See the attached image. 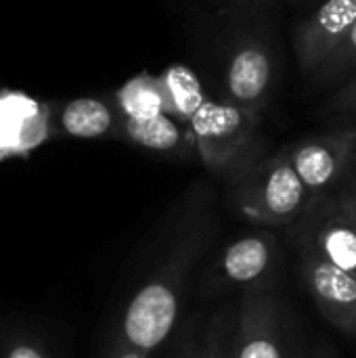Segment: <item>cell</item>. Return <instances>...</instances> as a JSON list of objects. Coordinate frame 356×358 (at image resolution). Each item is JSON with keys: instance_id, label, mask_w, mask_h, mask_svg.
Wrapping results in <instances>:
<instances>
[{"instance_id": "obj_1", "label": "cell", "mask_w": 356, "mask_h": 358, "mask_svg": "<svg viewBox=\"0 0 356 358\" xmlns=\"http://www.w3.org/2000/svg\"><path fill=\"white\" fill-rule=\"evenodd\" d=\"M216 237L212 189L197 180L170 214L153 258L126 300L111 342L153 355L168 342L187 306L193 273Z\"/></svg>"}, {"instance_id": "obj_2", "label": "cell", "mask_w": 356, "mask_h": 358, "mask_svg": "<svg viewBox=\"0 0 356 358\" xmlns=\"http://www.w3.org/2000/svg\"><path fill=\"white\" fill-rule=\"evenodd\" d=\"M231 187L237 212L262 229L294 224L313 201L285 149L260 153L231 178Z\"/></svg>"}, {"instance_id": "obj_3", "label": "cell", "mask_w": 356, "mask_h": 358, "mask_svg": "<svg viewBox=\"0 0 356 358\" xmlns=\"http://www.w3.org/2000/svg\"><path fill=\"white\" fill-rule=\"evenodd\" d=\"M260 113L208 99L195 113L189 128L195 151L208 170L233 178L260 151Z\"/></svg>"}, {"instance_id": "obj_4", "label": "cell", "mask_w": 356, "mask_h": 358, "mask_svg": "<svg viewBox=\"0 0 356 358\" xmlns=\"http://www.w3.org/2000/svg\"><path fill=\"white\" fill-rule=\"evenodd\" d=\"M281 258L279 239L271 229H258L231 241L201 279V294L216 298L229 292H250L273 283Z\"/></svg>"}, {"instance_id": "obj_5", "label": "cell", "mask_w": 356, "mask_h": 358, "mask_svg": "<svg viewBox=\"0 0 356 358\" xmlns=\"http://www.w3.org/2000/svg\"><path fill=\"white\" fill-rule=\"evenodd\" d=\"M296 254L338 266L356 279V220L332 195L313 199L304 214L287 227Z\"/></svg>"}, {"instance_id": "obj_6", "label": "cell", "mask_w": 356, "mask_h": 358, "mask_svg": "<svg viewBox=\"0 0 356 358\" xmlns=\"http://www.w3.org/2000/svg\"><path fill=\"white\" fill-rule=\"evenodd\" d=\"M285 308L273 285L241 294L235 310L233 358H294Z\"/></svg>"}, {"instance_id": "obj_7", "label": "cell", "mask_w": 356, "mask_h": 358, "mask_svg": "<svg viewBox=\"0 0 356 358\" xmlns=\"http://www.w3.org/2000/svg\"><path fill=\"white\" fill-rule=\"evenodd\" d=\"M283 149L311 197L319 199L334 193L350 172L356 159V126L306 136Z\"/></svg>"}, {"instance_id": "obj_8", "label": "cell", "mask_w": 356, "mask_h": 358, "mask_svg": "<svg viewBox=\"0 0 356 358\" xmlns=\"http://www.w3.org/2000/svg\"><path fill=\"white\" fill-rule=\"evenodd\" d=\"M275 82V63L269 46L258 38L235 44L225 69V103L264 113Z\"/></svg>"}, {"instance_id": "obj_9", "label": "cell", "mask_w": 356, "mask_h": 358, "mask_svg": "<svg viewBox=\"0 0 356 358\" xmlns=\"http://www.w3.org/2000/svg\"><path fill=\"white\" fill-rule=\"evenodd\" d=\"M355 23L356 0H325L302 19L294 34V50L302 73H317Z\"/></svg>"}, {"instance_id": "obj_10", "label": "cell", "mask_w": 356, "mask_h": 358, "mask_svg": "<svg viewBox=\"0 0 356 358\" xmlns=\"http://www.w3.org/2000/svg\"><path fill=\"white\" fill-rule=\"evenodd\" d=\"M298 258V275L319 313L344 336L356 340V279L313 256Z\"/></svg>"}, {"instance_id": "obj_11", "label": "cell", "mask_w": 356, "mask_h": 358, "mask_svg": "<svg viewBox=\"0 0 356 358\" xmlns=\"http://www.w3.org/2000/svg\"><path fill=\"white\" fill-rule=\"evenodd\" d=\"M115 138L168 157L187 159L197 153L191 128L168 113H159L147 120H130L120 115V128Z\"/></svg>"}, {"instance_id": "obj_12", "label": "cell", "mask_w": 356, "mask_h": 358, "mask_svg": "<svg viewBox=\"0 0 356 358\" xmlns=\"http://www.w3.org/2000/svg\"><path fill=\"white\" fill-rule=\"evenodd\" d=\"M57 128L71 138H115L120 113L111 99L80 96L61 105Z\"/></svg>"}, {"instance_id": "obj_13", "label": "cell", "mask_w": 356, "mask_h": 358, "mask_svg": "<svg viewBox=\"0 0 356 358\" xmlns=\"http://www.w3.org/2000/svg\"><path fill=\"white\" fill-rule=\"evenodd\" d=\"M157 80L164 96V111L189 126L195 113L208 101L201 80L187 65H170L157 76Z\"/></svg>"}, {"instance_id": "obj_14", "label": "cell", "mask_w": 356, "mask_h": 358, "mask_svg": "<svg viewBox=\"0 0 356 358\" xmlns=\"http://www.w3.org/2000/svg\"><path fill=\"white\" fill-rule=\"evenodd\" d=\"M111 101L118 113L130 120H147L166 113L159 80L157 76H149L145 71L130 78L122 88H118L111 94Z\"/></svg>"}, {"instance_id": "obj_15", "label": "cell", "mask_w": 356, "mask_h": 358, "mask_svg": "<svg viewBox=\"0 0 356 358\" xmlns=\"http://www.w3.org/2000/svg\"><path fill=\"white\" fill-rule=\"evenodd\" d=\"M0 358H59L48 338L27 323L0 325Z\"/></svg>"}, {"instance_id": "obj_16", "label": "cell", "mask_w": 356, "mask_h": 358, "mask_svg": "<svg viewBox=\"0 0 356 358\" xmlns=\"http://www.w3.org/2000/svg\"><path fill=\"white\" fill-rule=\"evenodd\" d=\"M235 315L218 310L201 329V358H233Z\"/></svg>"}, {"instance_id": "obj_17", "label": "cell", "mask_w": 356, "mask_h": 358, "mask_svg": "<svg viewBox=\"0 0 356 358\" xmlns=\"http://www.w3.org/2000/svg\"><path fill=\"white\" fill-rule=\"evenodd\" d=\"M356 69V23L355 27L348 31V36L344 38V42L332 52V57L317 69V73H313V80L317 84H334L340 78L353 73Z\"/></svg>"}, {"instance_id": "obj_18", "label": "cell", "mask_w": 356, "mask_h": 358, "mask_svg": "<svg viewBox=\"0 0 356 358\" xmlns=\"http://www.w3.org/2000/svg\"><path fill=\"white\" fill-rule=\"evenodd\" d=\"M201 329L199 319H191L174 336V348L170 358H201Z\"/></svg>"}, {"instance_id": "obj_19", "label": "cell", "mask_w": 356, "mask_h": 358, "mask_svg": "<svg viewBox=\"0 0 356 358\" xmlns=\"http://www.w3.org/2000/svg\"><path fill=\"white\" fill-rule=\"evenodd\" d=\"M327 115H348L356 113V78L344 84L325 105L323 109Z\"/></svg>"}, {"instance_id": "obj_20", "label": "cell", "mask_w": 356, "mask_h": 358, "mask_svg": "<svg viewBox=\"0 0 356 358\" xmlns=\"http://www.w3.org/2000/svg\"><path fill=\"white\" fill-rule=\"evenodd\" d=\"M336 203L356 220V174H346V178L338 185L334 193H329Z\"/></svg>"}, {"instance_id": "obj_21", "label": "cell", "mask_w": 356, "mask_h": 358, "mask_svg": "<svg viewBox=\"0 0 356 358\" xmlns=\"http://www.w3.org/2000/svg\"><path fill=\"white\" fill-rule=\"evenodd\" d=\"M103 358H151V355H147L143 350H134V348L118 344V342H109Z\"/></svg>"}, {"instance_id": "obj_22", "label": "cell", "mask_w": 356, "mask_h": 358, "mask_svg": "<svg viewBox=\"0 0 356 358\" xmlns=\"http://www.w3.org/2000/svg\"><path fill=\"white\" fill-rule=\"evenodd\" d=\"M311 358H338V355H336V350L329 344H319Z\"/></svg>"}, {"instance_id": "obj_23", "label": "cell", "mask_w": 356, "mask_h": 358, "mask_svg": "<svg viewBox=\"0 0 356 358\" xmlns=\"http://www.w3.org/2000/svg\"><path fill=\"white\" fill-rule=\"evenodd\" d=\"M233 2H241V4H250V2H258V0H233Z\"/></svg>"}, {"instance_id": "obj_24", "label": "cell", "mask_w": 356, "mask_h": 358, "mask_svg": "<svg viewBox=\"0 0 356 358\" xmlns=\"http://www.w3.org/2000/svg\"><path fill=\"white\" fill-rule=\"evenodd\" d=\"M294 358H308L306 355H302L300 350H296V355H294Z\"/></svg>"}, {"instance_id": "obj_25", "label": "cell", "mask_w": 356, "mask_h": 358, "mask_svg": "<svg viewBox=\"0 0 356 358\" xmlns=\"http://www.w3.org/2000/svg\"><path fill=\"white\" fill-rule=\"evenodd\" d=\"M348 174H356V159H355V164H353V168H350V172Z\"/></svg>"}]
</instances>
